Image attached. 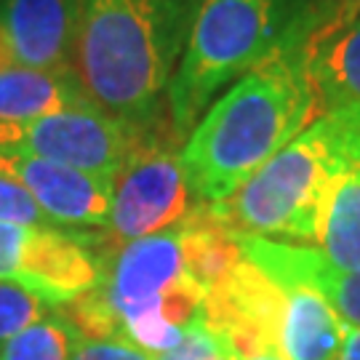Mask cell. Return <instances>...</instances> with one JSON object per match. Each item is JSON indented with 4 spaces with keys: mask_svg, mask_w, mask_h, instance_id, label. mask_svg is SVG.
Masks as SVG:
<instances>
[{
    "mask_svg": "<svg viewBox=\"0 0 360 360\" xmlns=\"http://www.w3.org/2000/svg\"><path fill=\"white\" fill-rule=\"evenodd\" d=\"M0 27L19 67L40 72L70 67L75 0H0Z\"/></svg>",
    "mask_w": 360,
    "mask_h": 360,
    "instance_id": "12",
    "label": "cell"
},
{
    "mask_svg": "<svg viewBox=\"0 0 360 360\" xmlns=\"http://www.w3.org/2000/svg\"><path fill=\"white\" fill-rule=\"evenodd\" d=\"M155 360H227V352L219 345L217 336L211 334L203 326V321H200L181 336V342L176 347L158 355Z\"/></svg>",
    "mask_w": 360,
    "mask_h": 360,
    "instance_id": "20",
    "label": "cell"
},
{
    "mask_svg": "<svg viewBox=\"0 0 360 360\" xmlns=\"http://www.w3.org/2000/svg\"><path fill=\"white\" fill-rule=\"evenodd\" d=\"M104 259L89 238L53 224L0 221V281H11L51 307H65L102 281Z\"/></svg>",
    "mask_w": 360,
    "mask_h": 360,
    "instance_id": "8",
    "label": "cell"
},
{
    "mask_svg": "<svg viewBox=\"0 0 360 360\" xmlns=\"http://www.w3.org/2000/svg\"><path fill=\"white\" fill-rule=\"evenodd\" d=\"M193 0H75L70 70L102 112L134 129L168 120Z\"/></svg>",
    "mask_w": 360,
    "mask_h": 360,
    "instance_id": "1",
    "label": "cell"
},
{
    "mask_svg": "<svg viewBox=\"0 0 360 360\" xmlns=\"http://www.w3.org/2000/svg\"><path fill=\"white\" fill-rule=\"evenodd\" d=\"M184 270L203 288H217L230 278L243 262V248L238 235L208 214L206 203L193 208L179 224Z\"/></svg>",
    "mask_w": 360,
    "mask_h": 360,
    "instance_id": "15",
    "label": "cell"
},
{
    "mask_svg": "<svg viewBox=\"0 0 360 360\" xmlns=\"http://www.w3.org/2000/svg\"><path fill=\"white\" fill-rule=\"evenodd\" d=\"M285 312L281 347L288 360H339L347 323L321 294L309 288H283Z\"/></svg>",
    "mask_w": 360,
    "mask_h": 360,
    "instance_id": "13",
    "label": "cell"
},
{
    "mask_svg": "<svg viewBox=\"0 0 360 360\" xmlns=\"http://www.w3.org/2000/svg\"><path fill=\"white\" fill-rule=\"evenodd\" d=\"M352 168H360V115L328 112L315 117L230 198L206 208L235 235L318 243L331 184Z\"/></svg>",
    "mask_w": 360,
    "mask_h": 360,
    "instance_id": "4",
    "label": "cell"
},
{
    "mask_svg": "<svg viewBox=\"0 0 360 360\" xmlns=\"http://www.w3.org/2000/svg\"><path fill=\"white\" fill-rule=\"evenodd\" d=\"M318 245L336 270H360V168L331 184Z\"/></svg>",
    "mask_w": 360,
    "mask_h": 360,
    "instance_id": "16",
    "label": "cell"
},
{
    "mask_svg": "<svg viewBox=\"0 0 360 360\" xmlns=\"http://www.w3.org/2000/svg\"><path fill=\"white\" fill-rule=\"evenodd\" d=\"M347 3H352V6H360V0H347Z\"/></svg>",
    "mask_w": 360,
    "mask_h": 360,
    "instance_id": "24",
    "label": "cell"
},
{
    "mask_svg": "<svg viewBox=\"0 0 360 360\" xmlns=\"http://www.w3.org/2000/svg\"><path fill=\"white\" fill-rule=\"evenodd\" d=\"M307 75L315 96V115H360V6L347 0L307 40Z\"/></svg>",
    "mask_w": 360,
    "mask_h": 360,
    "instance_id": "11",
    "label": "cell"
},
{
    "mask_svg": "<svg viewBox=\"0 0 360 360\" xmlns=\"http://www.w3.org/2000/svg\"><path fill=\"white\" fill-rule=\"evenodd\" d=\"M179 139L171 123L144 129L129 160L112 179L107 232L131 243L176 227L193 211V190L181 166Z\"/></svg>",
    "mask_w": 360,
    "mask_h": 360,
    "instance_id": "6",
    "label": "cell"
},
{
    "mask_svg": "<svg viewBox=\"0 0 360 360\" xmlns=\"http://www.w3.org/2000/svg\"><path fill=\"white\" fill-rule=\"evenodd\" d=\"M144 129L102 112L94 104L0 126V150L38 155L53 163L115 179Z\"/></svg>",
    "mask_w": 360,
    "mask_h": 360,
    "instance_id": "7",
    "label": "cell"
},
{
    "mask_svg": "<svg viewBox=\"0 0 360 360\" xmlns=\"http://www.w3.org/2000/svg\"><path fill=\"white\" fill-rule=\"evenodd\" d=\"M0 221L8 224H51L38 203L16 184V181L0 176Z\"/></svg>",
    "mask_w": 360,
    "mask_h": 360,
    "instance_id": "19",
    "label": "cell"
},
{
    "mask_svg": "<svg viewBox=\"0 0 360 360\" xmlns=\"http://www.w3.org/2000/svg\"><path fill=\"white\" fill-rule=\"evenodd\" d=\"M43 315H49V304L40 296L11 281H0V347Z\"/></svg>",
    "mask_w": 360,
    "mask_h": 360,
    "instance_id": "18",
    "label": "cell"
},
{
    "mask_svg": "<svg viewBox=\"0 0 360 360\" xmlns=\"http://www.w3.org/2000/svg\"><path fill=\"white\" fill-rule=\"evenodd\" d=\"M80 334L65 315H43L0 347V360H72Z\"/></svg>",
    "mask_w": 360,
    "mask_h": 360,
    "instance_id": "17",
    "label": "cell"
},
{
    "mask_svg": "<svg viewBox=\"0 0 360 360\" xmlns=\"http://www.w3.org/2000/svg\"><path fill=\"white\" fill-rule=\"evenodd\" d=\"M16 65V56H13V49L11 43H8V35L3 32V27H0V72H8L13 70Z\"/></svg>",
    "mask_w": 360,
    "mask_h": 360,
    "instance_id": "23",
    "label": "cell"
},
{
    "mask_svg": "<svg viewBox=\"0 0 360 360\" xmlns=\"http://www.w3.org/2000/svg\"><path fill=\"white\" fill-rule=\"evenodd\" d=\"M339 360H360V328H352V326L345 328V342H342Z\"/></svg>",
    "mask_w": 360,
    "mask_h": 360,
    "instance_id": "22",
    "label": "cell"
},
{
    "mask_svg": "<svg viewBox=\"0 0 360 360\" xmlns=\"http://www.w3.org/2000/svg\"><path fill=\"white\" fill-rule=\"evenodd\" d=\"M0 176L16 181L51 224L107 227L112 200V179L107 176L13 150H0Z\"/></svg>",
    "mask_w": 360,
    "mask_h": 360,
    "instance_id": "9",
    "label": "cell"
},
{
    "mask_svg": "<svg viewBox=\"0 0 360 360\" xmlns=\"http://www.w3.org/2000/svg\"><path fill=\"white\" fill-rule=\"evenodd\" d=\"M342 0H193L187 40L168 86V120L187 139L224 89L275 56L304 49Z\"/></svg>",
    "mask_w": 360,
    "mask_h": 360,
    "instance_id": "3",
    "label": "cell"
},
{
    "mask_svg": "<svg viewBox=\"0 0 360 360\" xmlns=\"http://www.w3.org/2000/svg\"><path fill=\"white\" fill-rule=\"evenodd\" d=\"M96 291L120 334L147 355H163L203 321L206 288L184 270L179 227L123 243L104 259Z\"/></svg>",
    "mask_w": 360,
    "mask_h": 360,
    "instance_id": "5",
    "label": "cell"
},
{
    "mask_svg": "<svg viewBox=\"0 0 360 360\" xmlns=\"http://www.w3.org/2000/svg\"><path fill=\"white\" fill-rule=\"evenodd\" d=\"M83 104L91 102L70 67L51 72L13 67L8 72H0V126Z\"/></svg>",
    "mask_w": 360,
    "mask_h": 360,
    "instance_id": "14",
    "label": "cell"
},
{
    "mask_svg": "<svg viewBox=\"0 0 360 360\" xmlns=\"http://www.w3.org/2000/svg\"><path fill=\"white\" fill-rule=\"evenodd\" d=\"M72 360H155L126 336L110 339H80Z\"/></svg>",
    "mask_w": 360,
    "mask_h": 360,
    "instance_id": "21",
    "label": "cell"
},
{
    "mask_svg": "<svg viewBox=\"0 0 360 360\" xmlns=\"http://www.w3.org/2000/svg\"><path fill=\"white\" fill-rule=\"evenodd\" d=\"M304 49L235 80L184 139L181 166L198 203L230 198L318 117Z\"/></svg>",
    "mask_w": 360,
    "mask_h": 360,
    "instance_id": "2",
    "label": "cell"
},
{
    "mask_svg": "<svg viewBox=\"0 0 360 360\" xmlns=\"http://www.w3.org/2000/svg\"><path fill=\"white\" fill-rule=\"evenodd\" d=\"M243 257L281 288H309L321 294L342 321L360 328V270H336L321 248L270 238L238 235Z\"/></svg>",
    "mask_w": 360,
    "mask_h": 360,
    "instance_id": "10",
    "label": "cell"
}]
</instances>
